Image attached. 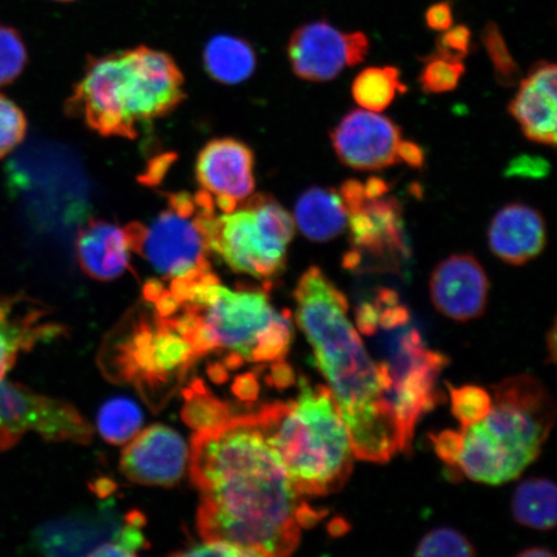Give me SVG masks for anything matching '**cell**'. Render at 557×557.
<instances>
[{"mask_svg": "<svg viewBox=\"0 0 557 557\" xmlns=\"http://www.w3.org/2000/svg\"><path fill=\"white\" fill-rule=\"evenodd\" d=\"M189 462L205 542L228 543L247 556L284 557L296 552L302 528L322 518L290 484L256 414L195 433Z\"/></svg>", "mask_w": 557, "mask_h": 557, "instance_id": "cell-1", "label": "cell"}, {"mask_svg": "<svg viewBox=\"0 0 557 557\" xmlns=\"http://www.w3.org/2000/svg\"><path fill=\"white\" fill-rule=\"evenodd\" d=\"M296 320L350 435L355 458L386 463L406 453L392 403V379L369 354L348 318L346 296L324 271L311 267L295 289Z\"/></svg>", "mask_w": 557, "mask_h": 557, "instance_id": "cell-2", "label": "cell"}, {"mask_svg": "<svg viewBox=\"0 0 557 557\" xmlns=\"http://www.w3.org/2000/svg\"><path fill=\"white\" fill-rule=\"evenodd\" d=\"M163 317L198 357L227 352V367L284 361L294 339L288 311L277 312L263 290L224 287L213 273L170 284Z\"/></svg>", "mask_w": 557, "mask_h": 557, "instance_id": "cell-3", "label": "cell"}, {"mask_svg": "<svg viewBox=\"0 0 557 557\" xmlns=\"http://www.w3.org/2000/svg\"><path fill=\"white\" fill-rule=\"evenodd\" d=\"M185 79L169 53L137 47L90 59L66 113L102 136L136 138L185 100Z\"/></svg>", "mask_w": 557, "mask_h": 557, "instance_id": "cell-4", "label": "cell"}, {"mask_svg": "<svg viewBox=\"0 0 557 557\" xmlns=\"http://www.w3.org/2000/svg\"><path fill=\"white\" fill-rule=\"evenodd\" d=\"M298 387L296 399L264 404L255 414L299 496H330L351 475V438L329 387L305 375Z\"/></svg>", "mask_w": 557, "mask_h": 557, "instance_id": "cell-5", "label": "cell"}, {"mask_svg": "<svg viewBox=\"0 0 557 557\" xmlns=\"http://www.w3.org/2000/svg\"><path fill=\"white\" fill-rule=\"evenodd\" d=\"M492 408L461 428L453 468L472 482L500 485L521 475L541 455L555 422V403L533 375L493 386Z\"/></svg>", "mask_w": 557, "mask_h": 557, "instance_id": "cell-6", "label": "cell"}, {"mask_svg": "<svg viewBox=\"0 0 557 557\" xmlns=\"http://www.w3.org/2000/svg\"><path fill=\"white\" fill-rule=\"evenodd\" d=\"M358 331L375 326L387 339V367L392 379V403L398 418L404 448L412 451L417 423L443 400L437 379L448 359L431 350L421 333L410 325V313L393 290H381L374 302H366L357 312Z\"/></svg>", "mask_w": 557, "mask_h": 557, "instance_id": "cell-7", "label": "cell"}, {"mask_svg": "<svg viewBox=\"0 0 557 557\" xmlns=\"http://www.w3.org/2000/svg\"><path fill=\"white\" fill-rule=\"evenodd\" d=\"M199 359L169 319L137 311L125 320L102 352L104 372L134 386L150 406H162Z\"/></svg>", "mask_w": 557, "mask_h": 557, "instance_id": "cell-8", "label": "cell"}, {"mask_svg": "<svg viewBox=\"0 0 557 557\" xmlns=\"http://www.w3.org/2000/svg\"><path fill=\"white\" fill-rule=\"evenodd\" d=\"M295 220L276 199L250 195L227 213H215L207 227L208 246L238 274L275 281L287 267Z\"/></svg>", "mask_w": 557, "mask_h": 557, "instance_id": "cell-9", "label": "cell"}, {"mask_svg": "<svg viewBox=\"0 0 557 557\" xmlns=\"http://www.w3.org/2000/svg\"><path fill=\"white\" fill-rule=\"evenodd\" d=\"M214 214L213 200L203 190L170 195L169 207L149 226L127 225L132 252L144 257L164 281L209 273L207 227Z\"/></svg>", "mask_w": 557, "mask_h": 557, "instance_id": "cell-10", "label": "cell"}, {"mask_svg": "<svg viewBox=\"0 0 557 557\" xmlns=\"http://www.w3.org/2000/svg\"><path fill=\"white\" fill-rule=\"evenodd\" d=\"M144 525L141 512L121 513L108 500L92 511L47 522L34 532L32 545L50 556H135L149 547Z\"/></svg>", "mask_w": 557, "mask_h": 557, "instance_id": "cell-11", "label": "cell"}, {"mask_svg": "<svg viewBox=\"0 0 557 557\" xmlns=\"http://www.w3.org/2000/svg\"><path fill=\"white\" fill-rule=\"evenodd\" d=\"M48 442L88 444L92 428L72 404L34 393L20 383L0 381V451L27 433Z\"/></svg>", "mask_w": 557, "mask_h": 557, "instance_id": "cell-12", "label": "cell"}, {"mask_svg": "<svg viewBox=\"0 0 557 557\" xmlns=\"http://www.w3.org/2000/svg\"><path fill=\"white\" fill-rule=\"evenodd\" d=\"M368 52L364 33L341 32L325 21L298 27L288 45L292 70L298 78L313 83L333 81L346 67L361 64Z\"/></svg>", "mask_w": 557, "mask_h": 557, "instance_id": "cell-13", "label": "cell"}, {"mask_svg": "<svg viewBox=\"0 0 557 557\" xmlns=\"http://www.w3.org/2000/svg\"><path fill=\"white\" fill-rule=\"evenodd\" d=\"M347 226L354 248L345 256L348 269L359 268L364 255L387 264H399L408 256L403 234L401 207L394 198H361L347 208Z\"/></svg>", "mask_w": 557, "mask_h": 557, "instance_id": "cell-14", "label": "cell"}, {"mask_svg": "<svg viewBox=\"0 0 557 557\" xmlns=\"http://www.w3.org/2000/svg\"><path fill=\"white\" fill-rule=\"evenodd\" d=\"M339 162L357 171H380L400 163L401 129L387 116L352 110L331 134Z\"/></svg>", "mask_w": 557, "mask_h": 557, "instance_id": "cell-15", "label": "cell"}, {"mask_svg": "<svg viewBox=\"0 0 557 557\" xmlns=\"http://www.w3.org/2000/svg\"><path fill=\"white\" fill-rule=\"evenodd\" d=\"M255 154L235 138H215L199 152L197 180L222 213L234 211L255 191Z\"/></svg>", "mask_w": 557, "mask_h": 557, "instance_id": "cell-16", "label": "cell"}, {"mask_svg": "<svg viewBox=\"0 0 557 557\" xmlns=\"http://www.w3.org/2000/svg\"><path fill=\"white\" fill-rule=\"evenodd\" d=\"M190 451L176 431L156 424L143 431L124 449L121 469L132 482L171 486L183 479Z\"/></svg>", "mask_w": 557, "mask_h": 557, "instance_id": "cell-17", "label": "cell"}, {"mask_svg": "<svg viewBox=\"0 0 557 557\" xmlns=\"http://www.w3.org/2000/svg\"><path fill=\"white\" fill-rule=\"evenodd\" d=\"M490 278L471 255H453L437 264L430 278V295L438 312L455 322L483 315L490 297Z\"/></svg>", "mask_w": 557, "mask_h": 557, "instance_id": "cell-18", "label": "cell"}, {"mask_svg": "<svg viewBox=\"0 0 557 557\" xmlns=\"http://www.w3.org/2000/svg\"><path fill=\"white\" fill-rule=\"evenodd\" d=\"M48 317L44 305L24 294L0 296V381L21 354L64 334V326Z\"/></svg>", "mask_w": 557, "mask_h": 557, "instance_id": "cell-19", "label": "cell"}, {"mask_svg": "<svg viewBox=\"0 0 557 557\" xmlns=\"http://www.w3.org/2000/svg\"><path fill=\"white\" fill-rule=\"evenodd\" d=\"M556 75L554 62H537L520 82L508 111L533 143L556 145Z\"/></svg>", "mask_w": 557, "mask_h": 557, "instance_id": "cell-20", "label": "cell"}, {"mask_svg": "<svg viewBox=\"0 0 557 557\" xmlns=\"http://www.w3.org/2000/svg\"><path fill=\"white\" fill-rule=\"evenodd\" d=\"M546 224L539 209L522 203L505 206L494 215L487 243L494 256L506 263L524 264L546 247Z\"/></svg>", "mask_w": 557, "mask_h": 557, "instance_id": "cell-21", "label": "cell"}, {"mask_svg": "<svg viewBox=\"0 0 557 557\" xmlns=\"http://www.w3.org/2000/svg\"><path fill=\"white\" fill-rule=\"evenodd\" d=\"M75 247L82 270L97 281H114L129 268L132 247L127 226L90 220L79 230Z\"/></svg>", "mask_w": 557, "mask_h": 557, "instance_id": "cell-22", "label": "cell"}, {"mask_svg": "<svg viewBox=\"0 0 557 557\" xmlns=\"http://www.w3.org/2000/svg\"><path fill=\"white\" fill-rule=\"evenodd\" d=\"M347 218L338 190L313 186L298 198L294 220L306 238L323 243L345 232Z\"/></svg>", "mask_w": 557, "mask_h": 557, "instance_id": "cell-23", "label": "cell"}, {"mask_svg": "<svg viewBox=\"0 0 557 557\" xmlns=\"http://www.w3.org/2000/svg\"><path fill=\"white\" fill-rule=\"evenodd\" d=\"M257 58L247 40L233 35H215L205 50V66L214 81L239 85L255 73Z\"/></svg>", "mask_w": 557, "mask_h": 557, "instance_id": "cell-24", "label": "cell"}, {"mask_svg": "<svg viewBox=\"0 0 557 557\" xmlns=\"http://www.w3.org/2000/svg\"><path fill=\"white\" fill-rule=\"evenodd\" d=\"M512 513L519 524L549 531L556 525V486L546 478L521 483L512 497Z\"/></svg>", "mask_w": 557, "mask_h": 557, "instance_id": "cell-25", "label": "cell"}, {"mask_svg": "<svg viewBox=\"0 0 557 557\" xmlns=\"http://www.w3.org/2000/svg\"><path fill=\"white\" fill-rule=\"evenodd\" d=\"M406 90L400 72L394 66L368 67L354 79L351 87L355 102L374 113L386 110Z\"/></svg>", "mask_w": 557, "mask_h": 557, "instance_id": "cell-26", "label": "cell"}, {"mask_svg": "<svg viewBox=\"0 0 557 557\" xmlns=\"http://www.w3.org/2000/svg\"><path fill=\"white\" fill-rule=\"evenodd\" d=\"M184 399L183 418L195 433L218 428L233 417L227 404L215 398L199 380L186 387Z\"/></svg>", "mask_w": 557, "mask_h": 557, "instance_id": "cell-27", "label": "cell"}, {"mask_svg": "<svg viewBox=\"0 0 557 557\" xmlns=\"http://www.w3.org/2000/svg\"><path fill=\"white\" fill-rule=\"evenodd\" d=\"M143 413L137 404L116 398L103 404L97 418L101 436L110 444H125L141 429Z\"/></svg>", "mask_w": 557, "mask_h": 557, "instance_id": "cell-28", "label": "cell"}, {"mask_svg": "<svg viewBox=\"0 0 557 557\" xmlns=\"http://www.w3.org/2000/svg\"><path fill=\"white\" fill-rule=\"evenodd\" d=\"M462 61H455L442 58V55H430L424 62L420 75V85L424 92L441 95L455 90L465 74Z\"/></svg>", "mask_w": 557, "mask_h": 557, "instance_id": "cell-29", "label": "cell"}, {"mask_svg": "<svg viewBox=\"0 0 557 557\" xmlns=\"http://www.w3.org/2000/svg\"><path fill=\"white\" fill-rule=\"evenodd\" d=\"M483 41L499 85L505 87L517 85L521 76L520 67L508 50L504 35L496 24L490 23L485 26Z\"/></svg>", "mask_w": 557, "mask_h": 557, "instance_id": "cell-30", "label": "cell"}, {"mask_svg": "<svg viewBox=\"0 0 557 557\" xmlns=\"http://www.w3.org/2000/svg\"><path fill=\"white\" fill-rule=\"evenodd\" d=\"M27 50L15 27L0 24V88L10 86L27 65Z\"/></svg>", "mask_w": 557, "mask_h": 557, "instance_id": "cell-31", "label": "cell"}, {"mask_svg": "<svg viewBox=\"0 0 557 557\" xmlns=\"http://www.w3.org/2000/svg\"><path fill=\"white\" fill-rule=\"evenodd\" d=\"M449 387L451 413L462 428L482 420L492 408V396L478 386Z\"/></svg>", "mask_w": 557, "mask_h": 557, "instance_id": "cell-32", "label": "cell"}, {"mask_svg": "<svg viewBox=\"0 0 557 557\" xmlns=\"http://www.w3.org/2000/svg\"><path fill=\"white\" fill-rule=\"evenodd\" d=\"M416 556H475V548L463 534L451 528H437L418 543Z\"/></svg>", "mask_w": 557, "mask_h": 557, "instance_id": "cell-33", "label": "cell"}, {"mask_svg": "<svg viewBox=\"0 0 557 557\" xmlns=\"http://www.w3.org/2000/svg\"><path fill=\"white\" fill-rule=\"evenodd\" d=\"M26 132L27 120L23 109L0 94V159L11 154L23 144Z\"/></svg>", "mask_w": 557, "mask_h": 557, "instance_id": "cell-34", "label": "cell"}, {"mask_svg": "<svg viewBox=\"0 0 557 557\" xmlns=\"http://www.w3.org/2000/svg\"><path fill=\"white\" fill-rule=\"evenodd\" d=\"M471 41L472 35L468 26H451L438 37L435 54L448 60L463 61L471 51Z\"/></svg>", "mask_w": 557, "mask_h": 557, "instance_id": "cell-35", "label": "cell"}, {"mask_svg": "<svg viewBox=\"0 0 557 557\" xmlns=\"http://www.w3.org/2000/svg\"><path fill=\"white\" fill-rule=\"evenodd\" d=\"M548 164L546 160L532 157L515 159L508 166V176L518 177H541L546 176Z\"/></svg>", "mask_w": 557, "mask_h": 557, "instance_id": "cell-36", "label": "cell"}, {"mask_svg": "<svg viewBox=\"0 0 557 557\" xmlns=\"http://www.w3.org/2000/svg\"><path fill=\"white\" fill-rule=\"evenodd\" d=\"M426 24L431 30L445 32L453 25V10L448 2L431 5L426 12Z\"/></svg>", "mask_w": 557, "mask_h": 557, "instance_id": "cell-37", "label": "cell"}, {"mask_svg": "<svg viewBox=\"0 0 557 557\" xmlns=\"http://www.w3.org/2000/svg\"><path fill=\"white\" fill-rule=\"evenodd\" d=\"M177 555L183 556H247L239 547L224 542H205V545L193 547L189 552Z\"/></svg>", "mask_w": 557, "mask_h": 557, "instance_id": "cell-38", "label": "cell"}, {"mask_svg": "<svg viewBox=\"0 0 557 557\" xmlns=\"http://www.w3.org/2000/svg\"><path fill=\"white\" fill-rule=\"evenodd\" d=\"M399 159L412 169H421L424 163V152L420 145L403 139L399 146Z\"/></svg>", "mask_w": 557, "mask_h": 557, "instance_id": "cell-39", "label": "cell"}, {"mask_svg": "<svg viewBox=\"0 0 557 557\" xmlns=\"http://www.w3.org/2000/svg\"><path fill=\"white\" fill-rule=\"evenodd\" d=\"M236 395L243 400H252L257 398L259 393V385L255 374H244L236 381L234 386Z\"/></svg>", "mask_w": 557, "mask_h": 557, "instance_id": "cell-40", "label": "cell"}, {"mask_svg": "<svg viewBox=\"0 0 557 557\" xmlns=\"http://www.w3.org/2000/svg\"><path fill=\"white\" fill-rule=\"evenodd\" d=\"M519 556L520 557H553L555 555L552 552H548V549H546V548L533 547L531 549H525V552H522L521 554H519Z\"/></svg>", "mask_w": 557, "mask_h": 557, "instance_id": "cell-41", "label": "cell"}, {"mask_svg": "<svg viewBox=\"0 0 557 557\" xmlns=\"http://www.w3.org/2000/svg\"><path fill=\"white\" fill-rule=\"evenodd\" d=\"M555 341H556V331H555V326L554 329L552 330V337H549V345H552V354H553V359H555Z\"/></svg>", "mask_w": 557, "mask_h": 557, "instance_id": "cell-42", "label": "cell"}, {"mask_svg": "<svg viewBox=\"0 0 557 557\" xmlns=\"http://www.w3.org/2000/svg\"><path fill=\"white\" fill-rule=\"evenodd\" d=\"M54 2L69 3V2H75V0H54Z\"/></svg>", "mask_w": 557, "mask_h": 557, "instance_id": "cell-43", "label": "cell"}]
</instances>
